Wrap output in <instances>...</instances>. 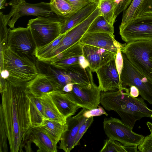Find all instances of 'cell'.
Listing matches in <instances>:
<instances>
[{"label": "cell", "instance_id": "ac0fdd59", "mask_svg": "<svg viewBox=\"0 0 152 152\" xmlns=\"http://www.w3.org/2000/svg\"><path fill=\"white\" fill-rule=\"evenodd\" d=\"M38 148L37 152H56L58 143L43 128L31 127L28 138Z\"/></svg>", "mask_w": 152, "mask_h": 152}, {"label": "cell", "instance_id": "4316f807", "mask_svg": "<svg viewBox=\"0 0 152 152\" xmlns=\"http://www.w3.org/2000/svg\"><path fill=\"white\" fill-rule=\"evenodd\" d=\"M39 127L44 129L57 142L59 141L66 127V124H62L56 121L45 118Z\"/></svg>", "mask_w": 152, "mask_h": 152}, {"label": "cell", "instance_id": "30bf717a", "mask_svg": "<svg viewBox=\"0 0 152 152\" xmlns=\"http://www.w3.org/2000/svg\"><path fill=\"white\" fill-rule=\"evenodd\" d=\"M103 129L108 138L118 141L126 146H138L144 137L132 131L121 120L110 117L105 118Z\"/></svg>", "mask_w": 152, "mask_h": 152}, {"label": "cell", "instance_id": "d6a6232c", "mask_svg": "<svg viewBox=\"0 0 152 152\" xmlns=\"http://www.w3.org/2000/svg\"><path fill=\"white\" fill-rule=\"evenodd\" d=\"M7 135L3 114L0 110V152H7L8 148L7 143Z\"/></svg>", "mask_w": 152, "mask_h": 152}, {"label": "cell", "instance_id": "8fae6325", "mask_svg": "<svg viewBox=\"0 0 152 152\" xmlns=\"http://www.w3.org/2000/svg\"><path fill=\"white\" fill-rule=\"evenodd\" d=\"M99 15V10L97 6L86 19L65 34L60 42L51 52L44 62H48L64 50L78 42L93 21Z\"/></svg>", "mask_w": 152, "mask_h": 152}, {"label": "cell", "instance_id": "d6986e66", "mask_svg": "<svg viewBox=\"0 0 152 152\" xmlns=\"http://www.w3.org/2000/svg\"><path fill=\"white\" fill-rule=\"evenodd\" d=\"M98 2H92L69 16L63 18L60 34L70 29L86 19L96 10Z\"/></svg>", "mask_w": 152, "mask_h": 152}, {"label": "cell", "instance_id": "836d02e7", "mask_svg": "<svg viewBox=\"0 0 152 152\" xmlns=\"http://www.w3.org/2000/svg\"><path fill=\"white\" fill-rule=\"evenodd\" d=\"M93 121L94 117L87 118L81 125L79 129L75 140L74 147L79 144L80 140L87 131V129L91 124Z\"/></svg>", "mask_w": 152, "mask_h": 152}, {"label": "cell", "instance_id": "52a82bcc", "mask_svg": "<svg viewBox=\"0 0 152 152\" xmlns=\"http://www.w3.org/2000/svg\"><path fill=\"white\" fill-rule=\"evenodd\" d=\"M7 47L19 56L28 58L35 64L37 46L28 27H19L9 29L7 39Z\"/></svg>", "mask_w": 152, "mask_h": 152}, {"label": "cell", "instance_id": "60d3db41", "mask_svg": "<svg viewBox=\"0 0 152 152\" xmlns=\"http://www.w3.org/2000/svg\"><path fill=\"white\" fill-rule=\"evenodd\" d=\"M0 78L4 79H7L9 76V73L8 71L5 69H3L0 70Z\"/></svg>", "mask_w": 152, "mask_h": 152}, {"label": "cell", "instance_id": "e575fe53", "mask_svg": "<svg viewBox=\"0 0 152 152\" xmlns=\"http://www.w3.org/2000/svg\"><path fill=\"white\" fill-rule=\"evenodd\" d=\"M138 149L142 152H152V134H151L144 137L138 145Z\"/></svg>", "mask_w": 152, "mask_h": 152}, {"label": "cell", "instance_id": "d590c367", "mask_svg": "<svg viewBox=\"0 0 152 152\" xmlns=\"http://www.w3.org/2000/svg\"><path fill=\"white\" fill-rule=\"evenodd\" d=\"M98 108L91 110H86L83 113V116L87 118H88L91 117L99 116L103 114L106 116L108 115V114L102 107L100 106H98Z\"/></svg>", "mask_w": 152, "mask_h": 152}, {"label": "cell", "instance_id": "d4e9b609", "mask_svg": "<svg viewBox=\"0 0 152 152\" xmlns=\"http://www.w3.org/2000/svg\"><path fill=\"white\" fill-rule=\"evenodd\" d=\"M28 94L30 99V113L31 127H39L46 118L43 107L39 98Z\"/></svg>", "mask_w": 152, "mask_h": 152}, {"label": "cell", "instance_id": "7402d4cb", "mask_svg": "<svg viewBox=\"0 0 152 152\" xmlns=\"http://www.w3.org/2000/svg\"><path fill=\"white\" fill-rule=\"evenodd\" d=\"M70 77L72 83L90 86L94 83L92 71L90 67H82L79 64H74L64 70Z\"/></svg>", "mask_w": 152, "mask_h": 152}, {"label": "cell", "instance_id": "e0dca14e", "mask_svg": "<svg viewBox=\"0 0 152 152\" xmlns=\"http://www.w3.org/2000/svg\"><path fill=\"white\" fill-rule=\"evenodd\" d=\"M83 55L88 61L92 72L104 66L115 56L116 54L104 49L82 45Z\"/></svg>", "mask_w": 152, "mask_h": 152}, {"label": "cell", "instance_id": "8992f818", "mask_svg": "<svg viewBox=\"0 0 152 152\" xmlns=\"http://www.w3.org/2000/svg\"><path fill=\"white\" fill-rule=\"evenodd\" d=\"M8 4L11 7V10L8 14H4V18L6 24L10 28H14L18 19L24 16L34 15L42 18L58 17L52 11L50 2L30 4L25 0H12Z\"/></svg>", "mask_w": 152, "mask_h": 152}, {"label": "cell", "instance_id": "8d00e7d4", "mask_svg": "<svg viewBox=\"0 0 152 152\" xmlns=\"http://www.w3.org/2000/svg\"><path fill=\"white\" fill-rule=\"evenodd\" d=\"M122 44H121L118 47L117 53L115 57L116 66L120 77L123 65V58L121 50Z\"/></svg>", "mask_w": 152, "mask_h": 152}, {"label": "cell", "instance_id": "7a4b0ae2", "mask_svg": "<svg viewBox=\"0 0 152 152\" xmlns=\"http://www.w3.org/2000/svg\"><path fill=\"white\" fill-rule=\"evenodd\" d=\"M100 103L106 110L116 112L121 121L132 130L136 121L142 118L152 120V110L142 98L131 96L126 87L115 91H101Z\"/></svg>", "mask_w": 152, "mask_h": 152}, {"label": "cell", "instance_id": "5bb4252c", "mask_svg": "<svg viewBox=\"0 0 152 152\" xmlns=\"http://www.w3.org/2000/svg\"><path fill=\"white\" fill-rule=\"evenodd\" d=\"M115 57L96 71L101 91H115L123 87L116 68Z\"/></svg>", "mask_w": 152, "mask_h": 152}, {"label": "cell", "instance_id": "f35d334b", "mask_svg": "<svg viewBox=\"0 0 152 152\" xmlns=\"http://www.w3.org/2000/svg\"><path fill=\"white\" fill-rule=\"evenodd\" d=\"M79 64L83 68L89 67V64L83 55L79 56Z\"/></svg>", "mask_w": 152, "mask_h": 152}, {"label": "cell", "instance_id": "4dcf8cb0", "mask_svg": "<svg viewBox=\"0 0 152 152\" xmlns=\"http://www.w3.org/2000/svg\"><path fill=\"white\" fill-rule=\"evenodd\" d=\"M65 34H60L58 37L50 43L37 48L35 56L39 61L44 62L53 50L59 44Z\"/></svg>", "mask_w": 152, "mask_h": 152}, {"label": "cell", "instance_id": "ba28073f", "mask_svg": "<svg viewBox=\"0 0 152 152\" xmlns=\"http://www.w3.org/2000/svg\"><path fill=\"white\" fill-rule=\"evenodd\" d=\"M119 29L122 40L126 43L139 40L152 41V11L120 26Z\"/></svg>", "mask_w": 152, "mask_h": 152}, {"label": "cell", "instance_id": "cb8c5ba5", "mask_svg": "<svg viewBox=\"0 0 152 152\" xmlns=\"http://www.w3.org/2000/svg\"><path fill=\"white\" fill-rule=\"evenodd\" d=\"M43 105L45 118L62 124L66 123V119L59 112L49 94L39 98Z\"/></svg>", "mask_w": 152, "mask_h": 152}, {"label": "cell", "instance_id": "9c48e42d", "mask_svg": "<svg viewBox=\"0 0 152 152\" xmlns=\"http://www.w3.org/2000/svg\"><path fill=\"white\" fill-rule=\"evenodd\" d=\"M122 53L123 65L120 78L123 86H135L142 98L152 104V81L137 70L129 62L125 54Z\"/></svg>", "mask_w": 152, "mask_h": 152}, {"label": "cell", "instance_id": "3957f363", "mask_svg": "<svg viewBox=\"0 0 152 152\" xmlns=\"http://www.w3.org/2000/svg\"><path fill=\"white\" fill-rule=\"evenodd\" d=\"M0 56V70L5 69L9 73L6 80L27 83L39 73L36 64L28 58L19 56L8 47Z\"/></svg>", "mask_w": 152, "mask_h": 152}, {"label": "cell", "instance_id": "603a6c76", "mask_svg": "<svg viewBox=\"0 0 152 152\" xmlns=\"http://www.w3.org/2000/svg\"><path fill=\"white\" fill-rule=\"evenodd\" d=\"M38 71L53 76L63 87L66 84L72 83L69 76L64 71L56 68L50 64L37 61L36 64Z\"/></svg>", "mask_w": 152, "mask_h": 152}, {"label": "cell", "instance_id": "6da1fadb", "mask_svg": "<svg viewBox=\"0 0 152 152\" xmlns=\"http://www.w3.org/2000/svg\"><path fill=\"white\" fill-rule=\"evenodd\" d=\"M26 83L6 80V88L0 92V110L2 112L11 152L23 151L31 127L30 99L26 89Z\"/></svg>", "mask_w": 152, "mask_h": 152}, {"label": "cell", "instance_id": "ab89813d", "mask_svg": "<svg viewBox=\"0 0 152 152\" xmlns=\"http://www.w3.org/2000/svg\"><path fill=\"white\" fill-rule=\"evenodd\" d=\"M130 94L131 96L134 97H138L139 95V92L138 88L134 86H130L129 89Z\"/></svg>", "mask_w": 152, "mask_h": 152}, {"label": "cell", "instance_id": "7c38bea8", "mask_svg": "<svg viewBox=\"0 0 152 152\" xmlns=\"http://www.w3.org/2000/svg\"><path fill=\"white\" fill-rule=\"evenodd\" d=\"M101 92L94 83L90 86L74 84L72 91L66 93L80 108L91 110L97 108L100 103Z\"/></svg>", "mask_w": 152, "mask_h": 152}, {"label": "cell", "instance_id": "9a60e30c", "mask_svg": "<svg viewBox=\"0 0 152 152\" xmlns=\"http://www.w3.org/2000/svg\"><path fill=\"white\" fill-rule=\"evenodd\" d=\"M87 110L83 108L75 116L66 119V127L62 133L58 148L70 152L74 148L75 140L80 126L87 118L83 114Z\"/></svg>", "mask_w": 152, "mask_h": 152}, {"label": "cell", "instance_id": "ffe728a7", "mask_svg": "<svg viewBox=\"0 0 152 152\" xmlns=\"http://www.w3.org/2000/svg\"><path fill=\"white\" fill-rule=\"evenodd\" d=\"M49 95L60 113L66 119L74 115L80 108L72 101L65 93L56 91Z\"/></svg>", "mask_w": 152, "mask_h": 152}, {"label": "cell", "instance_id": "ee69618b", "mask_svg": "<svg viewBox=\"0 0 152 152\" xmlns=\"http://www.w3.org/2000/svg\"><path fill=\"white\" fill-rule=\"evenodd\" d=\"M146 124L149 129L151 134H152V123L150 122H148Z\"/></svg>", "mask_w": 152, "mask_h": 152}, {"label": "cell", "instance_id": "b9f144b4", "mask_svg": "<svg viewBox=\"0 0 152 152\" xmlns=\"http://www.w3.org/2000/svg\"><path fill=\"white\" fill-rule=\"evenodd\" d=\"M74 84L73 83H71L66 85L63 88V91L66 93L71 91L73 89Z\"/></svg>", "mask_w": 152, "mask_h": 152}, {"label": "cell", "instance_id": "83f0119b", "mask_svg": "<svg viewBox=\"0 0 152 152\" xmlns=\"http://www.w3.org/2000/svg\"><path fill=\"white\" fill-rule=\"evenodd\" d=\"M100 15L103 17L110 24L114 25L117 16L115 7L113 0H97Z\"/></svg>", "mask_w": 152, "mask_h": 152}, {"label": "cell", "instance_id": "74e56055", "mask_svg": "<svg viewBox=\"0 0 152 152\" xmlns=\"http://www.w3.org/2000/svg\"><path fill=\"white\" fill-rule=\"evenodd\" d=\"M77 10L86 6L91 3L97 1V0H66Z\"/></svg>", "mask_w": 152, "mask_h": 152}, {"label": "cell", "instance_id": "484cf974", "mask_svg": "<svg viewBox=\"0 0 152 152\" xmlns=\"http://www.w3.org/2000/svg\"><path fill=\"white\" fill-rule=\"evenodd\" d=\"M50 3L52 11L59 17H67L78 11L66 0H50Z\"/></svg>", "mask_w": 152, "mask_h": 152}, {"label": "cell", "instance_id": "1f68e13d", "mask_svg": "<svg viewBox=\"0 0 152 152\" xmlns=\"http://www.w3.org/2000/svg\"><path fill=\"white\" fill-rule=\"evenodd\" d=\"M3 12H0V53H3L7 47V39L9 29L7 27Z\"/></svg>", "mask_w": 152, "mask_h": 152}, {"label": "cell", "instance_id": "f546056e", "mask_svg": "<svg viewBox=\"0 0 152 152\" xmlns=\"http://www.w3.org/2000/svg\"><path fill=\"white\" fill-rule=\"evenodd\" d=\"M104 32L114 35V27L102 16L99 15L92 22L86 32Z\"/></svg>", "mask_w": 152, "mask_h": 152}, {"label": "cell", "instance_id": "5b68a950", "mask_svg": "<svg viewBox=\"0 0 152 152\" xmlns=\"http://www.w3.org/2000/svg\"><path fill=\"white\" fill-rule=\"evenodd\" d=\"M63 18L37 17L29 20L30 29L37 48L47 45L60 35Z\"/></svg>", "mask_w": 152, "mask_h": 152}, {"label": "cell", "instance_id": "44dd1931", "mask_svg": "<svg viewBox=\"0 0 152 152\" xmlns=\"http://www.w3.org/2000/svg\"><path fill=\"white\" fill-rule=\"evenodd\" d=\"M152 11V0H132L127 9L123 12L122 26L134 18L145 13Z\"/></svg>", "mask_w": 152, "mask_h": 152}, {"label": "cell", "instance_id": "7bdbcfd3", "mask_svg": "<svg viewBox=\"0 0 152 152\" xmlns=\"http://www.w3.org/2000/svg\"><path fill=\"white\" fill-rule=\"evenodd\" d=\"M31 141L28 139L26 141L24 147H25L26 151V152L32 151L31 148Z\"/></svg>", "mask_w": 152, "mask_h": 152}, {"label": "cell", "instance_id": "f1b7e54d", "mask_svg": "<svg viewBox=\"0 0 152 152\" xmlns=\"http://www.w3.org/2000/svg\"><path fill=\"white\" fill-rule=\"evenodd\" d=\"M137 146H126L118 141L108 138L105 141L100 152H138Z\"/></svg>", "mask_w": 152, "mask_h": 152}, {"label": "cell", "instance_id": "f6af8a7d", "mask_svg": "<svg viewBox=\"0 0 152 152\" xmlns=\"http://www.w3.org/2000/svg\"><path fill=\"white\" fill-rule=\"evenodd\" d=\"M6 2V0H0V8L1 9L4 8V5Z\"/></svg>", "mask_w": 152, "mask_h": 152}, {"label": "cell", "instance_id": "2e32d148", "mask_svg": "<svg viewBox=\"0 0 152 152\" xmlns=\"http://www.w3.org/2000/svg\"><path fill=\"white\" fill-rule=\"evenodd\" d=\"M79 42L81 45L102 48L115 54L121 44L115 39L114 35L101 32H86Z\"/></svg>", "mask_w": 152, "mask_h": 152}, {"label": "cell", "instance_id": "277c9868", "mask_svg": "<svg viewBox=\"0 0 152 152\" xmlns=\"http://www.w3.org/2000/svg\"><path fill=\"white\" fill-rule=\"evenodd\" d=\"M121 50L137 70L152 81V41L139 40L123 44Z\"/></svg>", "mask_w": 152, "mask_h": 152}, {"label": "cell", "instance_id": "4fadbf2b", "mask_svg": "<svg viewBox=\"0 0 152 152\" xmlns=\"http://www.w3.org/2000/svg\"><path fill=\"white\" fill-rule=\"evenodd\" d=\"M62 86L53 76L42 72L39 73L26 85L28 93L37 98L42 97L55 91L64 92Z\"/></svg>", "mask_w": 152, "mask_h": 152}]
</instances>
